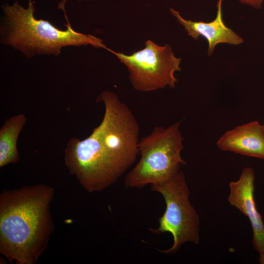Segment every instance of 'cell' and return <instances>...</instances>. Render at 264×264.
<instances>
[{
	"label": "cell",
	"instance_id": "52a82bcc",
	"mask_svg": "<svg viewBox=\"0 0 264 264\" xmlns=\"http://www.w3.org/2000/svg\"><path fill=\"white\" fill-rule=\"evenodd\" d=\"M255 174L251 167L242 171L239 179L229 184L228 200L249 219L253 230L252 244L259 254L264 252V223L254 199Z\"/></svg>",
	"mask_w": 264,
	"mask_h": 264
},
{
	"label": "cell",
	"instance_id": "3957f363",
	"mask_svg": "<svg viewBox=\"0 0 264 264\" xmlns=\"http://www.w3.org/2000/svg\"><path fill=\"white\" fill-rule=\"evenodd\" d=\"M3 15L0 26V43L22 53L26 57L35 55L58 56L67 46L90 45L109 50L103 40L90 34L77 32L68 24L61 30L48 21L34 17V2L27 8L18 2L1 6Z\"/></svg>",
	"mask_w": 264,
	"mask_h": 264
},
{
	"label": "cell",
	"instance_id": "ba28073f",
	"mask_svg": "<svg viewBox=\"0 0 264 264\" xmlns=\"http://www.w3.org/2000/svg\"><path fill=\"white\" fill-rule=\"evenodd\" d=\"M222 1L218 0L216 17L214 20L209 22L186 20L181 16L178 11L172 7L170 9L171 14L183 26L189 36L195 40L201 36L207 40L208 56L212 54L219 44L226 43L237 45L243 42V39L241 36L225 24L222 13Z\"/></svg>",
	"mask_w": 264,
	"mask_h": 264
},
{
	"label": "cell",
	"instance_id": "7c38bea8",
	"mask_svg": "<svg viewBox=\"0 0 264 264\" xmlns=\"http://www.w3.org/2000/svg\"><path fill=\"white\" fill-rule=\"evenodd\" d=\"M259 254V263L261 264H264V252Z\"/></svg>",
	"mask_w": 264,
	"mask_h": 264
},
{
	"label": "cell",
	"instance_id": "8fae6325",
	"mask_svg": "<svg viewBox=\"0 0 264 264\" xmlns=\"http://www.w3.org/2000/svg\"><path fill=\"white\" fill-rule=\"evenodd\" d=\"M241 3L247 4L256 9H260L264 0H238Z\"/></svg>",
	"mask_w": 264,
	"mask_h": 264
},
{
	"label": "cell",
	"instance_id": "5b68a950",
	"mask_svg": "<svg viewBox=\"0 0 264 264\" xmlns=\"http://www.w3.org/2000/svg\"><path fill=\"white\" fill-rule=\"evenodd\" d=\"M151 189L161 195L166 209L158 220V228L149 230L156 235L169 232L174 241L170 248L159 251L174 254L186 242L198 244L199 217L190 202V191L183 172L180 170L168 180L151 184Z\"/></svg>",
	"mask_w": 264,
	"mask_h": 264
},
{
	"label": "cell",
	"instance_id": "277c9868",
	"mask_svg": "<svg viewBox=\"0 0 264 264\" xmlns=\"http://www.w3.org/2000/svg\"><path fill=\"white\" fill-rule=\"evenodd\" d=\"M180 121L167 128L155 127L138 143L141 158L127 175L126 188H141L147 184L160 183L172 177L186 165L181 156L184 138Z\"/></svg>",
	"mask_w": 264,
	"mask_h": 264
},
{
	"label": "cell",
	"instance_id": "30bf717a",
	"mask_svg": "<svg viewBox=\"0 0 264 264\" xmlns=\"http://www.w3.org/2000/svg\"><path fill=\"white\" fill-rule=\"evenodd\" d=\"M27 121L24 114L6 119L0 129V167L16 163L20 159L17 148L19 135Z\"/></svg>",
	"mask_w": 264,
	"mask_h": 264
},
{
	"label": "cell",
	"instance_id": "8992f818",
	"mask_svg": "<svg viewBox=\"0 0 264 264\" xmlns=\"http://www.w3.org/2000/svg\"><path fill=\"white\" fill-rule=\"evenodd\" d=\"M129 71L131 83L137 91L149 92L168 86L174 88L177 80L176 71H180V58L176 57L170 45H158L151 40L145 47L131 55L109 49Z\"/></svg>",
	"mask_w": 264,
	"mask_h": 264
},
{
	"label": "cell",
	"instance_id": "7a4b0ae2",
	"mask_svg": "<svg viewBox=\"0 0 264 264\" xmlns=\"http://www.w3.org/2000/svg\"><path fill=\"white\" fill-rule=\"evenodd\" d=\"M52 187L43 183L0 194V253L11 263L35 264L46 248L54 225Z\"/></svg>",
	"mask_w": 264,
	"mask_h": 264
},
{
	"label": "cell",
	"instance_id": "4fadbf2b",
	"mask_svg": "<svg viewBox=\"0 0 264 264\" xmlns=\"http://www.w3.org/2000/svg\"><path fill=\"white\" fill-rule=\"evenodd\" d=\"M263 125V128H264V122L263 125Z\"/></svg>",
	"mask_w": 264,
	"mask_h": 264
},
{
	"label": "cell",
	"instance_id": "6da1fadb",
	"mask_svg": "<svg viewBox=\"0 0 264 264\" xmlns=\"http://www.w3.org/2000/svg\"><path fill=\"white\" fill-rule=\"evenodd\" d=\"M96 102L105 107L102 122L86 138L70 139L65 150L70 174L88 192L101 191L113 184L139 153L140 127L129 106L108 90Z\"/></svg>",
	"mask_w": 264,
	"mask_h": 264
},
{
	"label": "cell",
	"instance_id": "9c48e42d",
	"mask_svg": "<svg viewBox=\"0 0 264 264\" xmlns=\"http://www.w3.org/2000/svg\"><path fill=\"white\" fill-rule=\"evenodd\" d=\"M217 145L221 151L264 159V130L262 125L253 121L225 132Z\"/></svg>",
	"mask_w": 264,
	"mask_h": 264
}]
</instances>
